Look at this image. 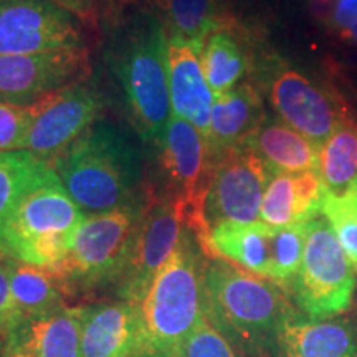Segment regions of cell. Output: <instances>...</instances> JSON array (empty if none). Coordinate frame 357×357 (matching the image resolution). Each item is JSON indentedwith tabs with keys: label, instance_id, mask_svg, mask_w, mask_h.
<instances>
[{
	"label": "cell",
	"instance_id": "6da1fadb",
	"mask_svg": "<svg viewBox=\"0 0 357 357\" xmlns=\"http://www.w3.org/2000/svg\"><path fill=\"white\" fill-rule=\"evenodd\" d=\"M66 194L88 215L141 202L142 154L128 132L98 121L52 162Z\"/></svg>",
	"mask_w": 357,
	"mask_h": 357
},
{
	"label": "cell",
	"instance_id": "7a4b0ae2",
	"mask_svg": "<svg viewBox=\"0 0 357 357\" xmlns=\"http://www.w3.org/2000/svg\"><path fill=\"white\" fill-rule=\"evenodd\" d=\"M293 312L287 291L278 284L222 258H207L205 314L245 356H278L281 326Z\"/></svg>",
	"mask_w": 357,
	"mask_h": 357
},
{
	"label": "cell",
	"instance_id": "3957f363",
	"mask_svg": "<svg viewBox=\"0 0 357 357\" xmlns=\"http://www.w3.org/2000/svg\"><path fill=\"white\" fill-rule=\"evenodd\" d=\"M205 258L187 229L137 303L139 357H176L205 314Z\"/></svg>",
	"mask_w": 357,
	"mask_h": 357
},
{
	"label": "cell",
	"instance_id": "277c9868",
	"mask_svg": "<svg viewBox=\"0 0 357 357\" xmlns=\"http://www.w3.org/2000/svg\"><path fill=\"white\" fill-rule=\"evenodd\" d=\"M169 37L159 19L136 20L111 47V65L131 121L146 142L160 146L172 118Z\"/></svg>",
	"mask_w": 357,
	"mask_h": 357
},
{
	"label": "cell",
	"instance_id": "5b68a950",
	"mask_svg": "<svg viewBox=\"0 0 357 357\" xmlns=\"http://www.w3.org/2000/svg\"><path fill=\"white\" fill-rule=\"evenodd\" d=\"M146 202L147 195L118 211L84 217L71 236L65 260L52 273L63 291H89L123 280L136 247Z\"/></svg>",
	"mask_w": 357,
	"mask_h": 357
},
{
	"label": "cell",
	"instance_id": "8992f818",
	"mask_svg": "<svg viewBox=\"0 0 357 357\" xmlns=\"http://www.w3.org/2000/svg\"><path fill=\"white\" fill-rule=\"evenodd\" d=\"M84 217L56 176L26 194L0 229V257L53 273Z\"/></svg>",
	"mask_w": 357,
	"mask_h": 357
},
{
	"label": "cell",
	"instance_id": "52a82bcc",
	"mask_svg": "<svg viewBox=\"0 0 357 357\" xmlns=\"http://www.w3.org/2000/svg\"><path fill=\"white\" fill-rule=\"evenodd\" d=\"M356 268L323 215L306 225L305 255L293 287L294 305L305 318L326 321L344 314L352 305Z\"/></svg>",
	"mask_w": 357,
	"mask_h": 357
},
{
	"label": "cell",
	"instance_id": "ba28073f",
	"mask_svg": "<svg viewBox=\"0 0 357 357\" xmlns=\"http://www.w3.org/2000/svg\"><path fill=\"white\" fill-rule=\"evenodd\" d=\"M159 164L167 194L181 205L185 227L211 260V227L205 220V199L211 185L213 155L207 139L185 119L172 116L159 146Z\"/></svg>",
	"mask_w": 357,
	"mask_h": 357
},
{
	"label": "cell",
	"instance_id": "9c48e42d",
	"mask_svg": "<svg viewBox=\"0 0 357 357\" xmlns=\"http://www.w3.org/2000/svg\"><path fill=\"white\" fill-rule=\"evenodd\" d=\"M260 71L278 118L316 146L323 147L339 124L352 118L334 93L276 56L263 60Z\"/></svg>",
	"mask_w": 357,
	"mask_h": 357
},
{
	"label": "cell",
	"instance_id": "30bf717a",
	"mask_svg": "<svg viewBox=\"0 0 357 357\" xmlns=\"http://www.w3.org/2000/svg\"><path fill=\"white\" fill-rule=\"evenodd\" d=\"M86 48L82 25L50 0L0 2V56Z\"/></svg>",
	"mask_w": 357,
	"mask_h": 357
},
{
	"label": "cell",
	"instance_id": "8fae6325",
	"mask_svg": "<svg viewBox=\"0 0 357 357\" xmlns=\"http://www.w3.org/2000/svg\"><path fill=\"white\" fill-rule=\"evenodd\" d=\"M268 178L270 169L247 146L218 154L205 199V220L211 231L218 223L260 222Z\"/></svg>",
	"mask_w": 357,
	"mask_h": 357
},
{
	"label": "cell",
	"instance_id": "7c38bea8",
	"mask_svg": "<svg viewBox=\"0 0 357 357\" xmlns=\"http://www.w3.org/2000/svg\"><path fill=\"white\" fill-rule=\"evenodd\" d=\"M30 109L32 124L24 149L52 164L98 121L102 100L96 89L75 83L42 98Z\"/></svg>",
	"mask_w": 357,
	"mask_h": 357
},
{
	"label": "cell",
	"instance_id": "4fadbf2b",
	"mask_svg": "<svg viewBox=\"0 0 357 357\" xmlns=\"http://www.w3.org/2000/svg\"><path fill=\"white\" fill-rule=\"evenodd\" d=\"M184 230V213L176 200L166 194L160 197L147 194L136 247L126 273L118 283V294L123 301L137 305L142 300L154 276L177 247Z\"/></svg>",
	"mask_w": 357,
	"mask_h": 357
},
{
	"label": "cell",
	"instance_id": "5bb4252c",
	"mask_svg": "<svg viewBox=\"0 0 357 357\" xmlns=\"http://www.w3.org/2000/svg\"><path fill=\"white\" fill-rule=\"evenodd\" d=\"M88 61L86 48L0 56V102L30 108L53 91L82 83Z\"/></svg>",
	"mask_w": 357,
	"mask_h": 357
},
{
	"label": "cell",
	"instance_id": "9a60e30c",
	"mask_svg": "<svg viewBox=\"0 0 357 357\" xmlns=\"http://www.w3.org/2000/svg\"><path fill=\"white\" fill-rule=\"evenodd\" d=\"M2 342L3 351L22 357H83L82 306L24 318Z\"/></svg>",
	"mask_w": 357,
	"mask_h": 357
},
{
	"label": "cell",
	"instance_id": "2e32d148",
	"mask_svg": "<svg viewBox=\"0 0 357 357\" xmlns=\"http://www.w3.org/2000/svg\"><path fill=\"white\" fill-rule=\"evenodd\" d=\"M202 47L169 38V91L172 114L185 119L208 137L213 91L204 75Z\"/></svg>",
	"mask_w": 357,
	"mask_h": 357
},
{
	"label": "cell",
	"instance_id": "e0dca14e",
	"mask_svg": "<svg viewBox=\"0 0 357 357\" xmlns=\"http://www.w3.org/2000/svg\"><path fill=\"white\" fill-rule=\"evenodd\" d=\"M83 357H139V319L128 301L82 306Z\"/></svg>",
	"mask_w": 357,
	"mask_h": 357
},
{
	"label": "cell",
	"instance_id": "ac0fdd59",
	"mask_svg": "<svg viewBox=\"0 0 357 357\" xmlns=\"http://www.w3.org/2000/svg\"><path fill=\"white\" fill-rule=\"evenodd\" d=\"M266 119L263 98L253 83L243 82L213 95L208 147L213 159L223 151L245 146Z\"/></svg>",
	"mask_w": 357,
	"mask_h": 357
},
{
	"label": "cell",
	"instance_id": "d6986e66",
	"mask_svg": "<svg viewBox=\"0 0 357 357\" xmlns=\"http://www.w3.org/2000/svg\"><path fill=\"white\" fill-rule=\"evenodd\" d=\"M280 357H357V324L346 318L311 321L294 311L281 326Z\"/></svg>",
	"mask_w": 357,
	"mask_h": 357
},
{
	"label": "cell",
	"instance_id": "ffe728a7",
	"mask_svg": "<svg viewBox=\"0 0 357 357\" xmlns=\"http://www.w3.org/2000/svg\"><path fill=\"white\" fill-rule=\"evenodd\" d=\"M200 60L213 95H220L243 83L257 66L247 37L234 20L205 38Z\"/></svg>",
	"mask_w": 357,
	"mask_h": 357
},
{
	"label": "cell",
	"instance_id": "44dd1931",
	"mask_svg": "<svg viewBox=\"0 0 357 357\" xmlns=\"http://www.w3.org/2000/svg\"><path fill=\"white\" fill-rule=\"evenodd\" d=\"M245 146L257 153L270 172L298 174L319 171L321 147L281 119H271L266 116Z\"/></svg>",
	"mask_w": 357,
	"mask_h": 357
},
{
	"label": "cell",
	"instance_id": "7402d4cb",
	"mask_svg": "<svg viewBox=\"0 0 357 357\" xmlns=\"http://www.w3.org/2000/svg\"><path fill=\"white\" fill-rule=\"evenodd\" d=\"M271 236L273 229L263 222L218 223L211 231L212 258H222L270 281Z\"/></svg>",
	"mask_w": 357,
	"mask_h": 357
},
{
	"label": "cell",
	"instance_id": "603a6c76",
	"mask_svg": "<svg viewBox=\"0 0 357 357\" xmlns=\"http://www.w3.org/2000/svg\"><path fill=\"white\" fill-rule=\"evenodd\" d=\"M167 37L202 47L205 38L231 19L218 0H154Z\"/></svg>",
	"mask_w": 357,
	"mask_h": 357
},
{
	"label": "cell",
	"instance_id": "cb8c5ba5",
	"mask_svg": "<svg viewBox=\"0 0 357 357\" xmlns=\"http://www.w3.org/2000/svg\"><path fill=\"white\" fill-rule=\"evenodd\" d=\"M55 177L52 164L30 151L0 153V229L26 194Z\"/></svg>",
	"mask_w": 357,
	"mask_h": 357
},
{
	"label": "cell",
	"instance_id": "d4e9b609",
	"mask_svg": "<svg viewBox=\"0 0 357 357\" xmlns=\"http://www.w3.org/2000/svg\"><path fill=\"white\" fill-rule=\"evenodd\" d=\"M2 258L0 265L6 270L10 283L13 301L24 318L45 314L65 306L63 294H61L63 289L50 271L12 258Z\"/></svg>",
	"mask_w": 357,
	"mask_h": 357
},
{
	"label": "cell",
	"instance_id": "484cf974",
	"mask_svg": "<svg viewBox=\"0 0 357 357\" xmlns=\"http://www.w3.org/2000/svg\"><path fill=\"white\" fill-rule=\"evenodd\" d=\"M319 172L329 194L357 187V121L346 119L321 147Z\"/></svg>",
	"mask_w": 357,
	"mask_h": 357
},
{
	"label": "cell",
	"instance_id": "4316f807",
	"mask_svg": "<svg viewBox=\"0 0 357 357\" xmlns=\"http://www.w3.org/2000/svg\"><path fill=\"white\" fill-rule=\"evenodd\" d=\"M306 225H296L273 229L271 236V283L278 284L284 291H289L293 281L300 271L306 245Z\"/></svg>",
	"mask_w": 357,
	"mask_h": 357
},
{
	"label": "cell",
	"instance_id": "83f0119b",
	"mask_svg": "<svg viewBox=\"0 0 357 357\" xmlns=\"http://www.w3.org/2000/svg\"><path fill=\"white\" fill-rule=\"evenodd\" d=\"M260 222L271 229L301 223L294 174L270 172L261 200Z\"/></svg>",
	"mask_w": 357,
	"mask_h": 357
},
{
	"label": "cell",
	"instance_id": "f1b7e54d",
	"mask_svg": "<svg viewBox=\"0 0 357 357\" xmlns=\"http://www.w3.org/2000/svg\"><path fill=\"white\" fill-rule=\"evenodd\" d=\"M321 215L333 227L346 255L357 268V187L344 194L326 192Z\"/></svg>",
	"mask_w": 357,
	"mask_h": 357
},
{
	"label": "cell",
	"instance_id": "f546056e",
	"mask_svg": "<svg viewBox=\"0 0 357 357\" xmlns=\"http://www.w3.org/2000/svg\"><path fill=\"white\" fill-rule=\"evenodd\" d=\"M176 357H238L234 347L205 318L192 331Z\"/></svg>",
	"mask_w": 357,
	"mask_h": 357
},
{
	"label": "cell",
	"instance_id": "4dcf8cb0",
	"mask_svg": "<svg viewBox=\"0 0 357 357\" xmlns=\"http://www.w3.org/2000/svg\"><path fill=\"white\" fill-rule=\"evenodd\" d=\"M32 124V109L0 102V153L24 149Z\"/></svg>",
	"mask_w": 357,
	"mask_h": 357
},
{
	"label": "cell",
	"instance_id": "1f68e13d",
	"mask_svg": "<svg viewBox=\"0 0 357 357\" xmlns=\"http://www.w3.org/2000/svg\"><path fill=\"white\" fill-rule=\"evenodd\" d=\"M311 7L316 19L341 37L357 24V0H311Z\"/></svg>",
	"mask_w": 357,
	"mask_h": 357
},
{
	"label": "cell",
	"instance_id": "d6a6232c",
	"mask_svg": "<svg viewBox=\"0 0 357 357\" xmlns=\"http://www.w3.org/2000/svg\"><path fill=\"white\" fill-rule=\"evenodd\" d=\"M22 319H24V316L13 301L7 273L3 266L0 265V337L10 333Z\"/></svg>",
	"mask_w": 357,
	"mask_h": 357
},
{
	"label": "cell",
	"instance_id": "836d02e7",
	"mask_svg": "<svg viewBox=\"0 0 357 357\" xmlns=\"http://www.w3.org/2000/svg\"><path fill=\"white\" fill-rule=\"evenodd\" d=\"M50 2L83 22L95 20L100 6V0H50Z\"/></svg>",
	"mask_w": 357,
	"mask_h": 357
},
{
	"label": "cell",
	"instance_id": "e575fe53",
	"mask_svg": "<svg viewBox=\"0 0 357 357\" xmlns=\"http://www.w3.org/2000/svg\"><path fill=\"white\" fill-rule=\"evenodd\" d=\"M342 38L347 40V42H351V43L354 45V47L357 48V24H356L354 26H352L349 32H347Z\"/></svg>",
	"mask_w": 357,
	"mask_h": 357
},
{
	"label": "cell",
	"instance_id": "d590c367",
	"mask_svg": "<svg viewBox=\"0 0 357 357\" xmlns=\"http://www.w3.org/2000/svg\"><path fill=\"white\" fill-rule=\"evenodd\" d=\"M3 357H22V356L13 354V352H6V351H3Z\"/></svg>",
	"mask_w": 357,
	"mask_h": 357
},
{
	"label": "cell",
	"instance_id": "8d00e7d4",
	"mask_svg": "<svg viewBox=\"0 0 357 357\" xmlns=\"http://www.w3.org/2000/svg\"><path fill=\"white\" fill-rule=\"evenodd\" d=\"M0 357H3V342H2V337H0Z\"/></svg>",
	"mask_w": 357,
	"mask_h": 357
},
{
	"label": "cell",
	"instance_id": "74e56055",
	"mask_svg": "<svg viewBox=\"0 0 357 357\" xmlns=\"http://www.w3.org/2000/svg\"><path fill=\"white\" fill-rule=\"evenodd\" d=\"M0 2H3V0H0Z\"/></svg>",
	"mask_w": 357,
	"mask_h": 357
}]
</instances>
